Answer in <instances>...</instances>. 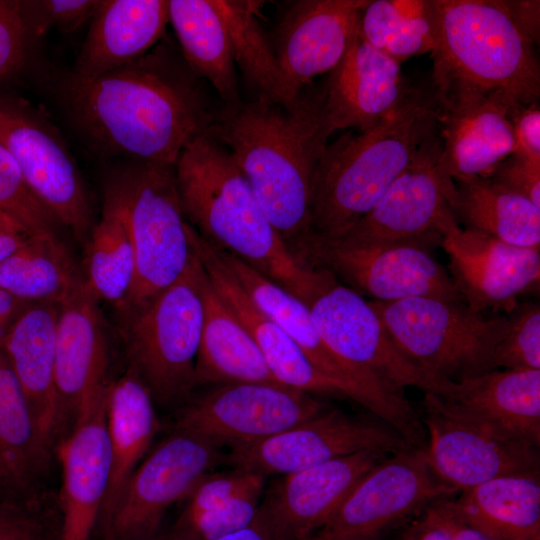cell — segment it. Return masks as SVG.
I'll list each match as a JSON object with an SVG mask.
<instances>
[{"label": "cell", "mask_w": 540, "mask_h": 540, "mask_svg": "<svg viewBox=\"0 0 540 540\" xmlns=\"http://www.w3.org/2000/svg\"><path fill=\"white\" fill-rule=\"evenodd\" d=\"M54 95L89 150L117 161L175 165L220 109L166 38L141 58L102 75L68 71L55 82Z\"/></svg>", "instance_id": "cell-1"}, {"label": "cell", "mask_w": 540, "mask_h": 540, "mask_svg": "<svg viewBox=\"0 0 540 540\" xmlns=\"http://www.w3.org/2000/svg\"><path fill=\"white\" fill-rule=\"evenodd\" d=\"M230 152L269 222L292 254L311 233V193L331 135L324 89L296 110L258 98L221 105L207 131Z\"/></svg>", "instance_id": "cell-2"}, {"label": "cell", "mask_w": 540, "mask_h": 540, "mask_svg": "<svg viewBox=\"0 0 540 540\" xmlns=\"http://www.w3.org/2000/svg\"><path fill=\"white\" fill-rule=\"evenodd\" d=\"M175 177L185 220L204 240L306 302L320 270L296 262L224 145L198 136L179 155Z\"/></svg>", "instance_id": "cell-3"}, {"label": "cell", "mask_w": 540, "mask_h": 540, "mask_svg": "<svg viewBox=\"0 0 540 540\" xmlns=\"http://www.w3.org/2000/svg\"><path fill=\"white\" fill-rule=\"evenodd\" d=\"M441 105L431 83L414 84L388 115L365 130L342 133L326 145L311 193V233L345 234L439 132Z\"/></svg>", "instance_id": "cell-4"}, {"label": "cell", "mask_w": 540, "mask_h": 540, "mask_svg": "<svg viewBox=\"0 0 540 540\" xmlns=\"http://www.w3.org/2000/svg\"><path fill=\"white\" fill-rule=\"evenodd\" d=\"M437 33L431 84L438 96L472 92L510 107L538 103L535 44L503 0H434Z\"/></svg>", "instance_id": "cell-5"}, {"label": "cell", "mask_w": 540, "mask_h": 540, "mask_svg": "<svg viewBox=\"0 0 540 540\" xmlns=\"http://www.w3.org/2000/svg\"><path fill=\"white\" fill-rule=\"evenodd\" d=\"M202 271L193 252L188 267L174 283L118 314L129 365L154 401L163 405L185 403L196 386L195 362L203 324Z\"/></svg>", "instance_id": "cell-6"}, {"label": "cell", "mask_w": 540, "mask_h": 540, "mask_svg": "<svg viewBox=\"0 0 540 540\" xmlns=\"http://www.w3.org/2000/svg\"><path fill=\"white\" fill-rule=\"evenodd\" d=\"M103 191L119 206L135 250L136 277L125 311L174 283L191 262L193 251L175 165L117 161L106 176Z\"/></svg>", "instance_id": "cell-7"}, {"label": "cell", "mask_w": 540, "mask_h": 540, "mask_svg": "<svg viewBox=\"0 0 540 540\" xmlns=\"http://www.w3.org/2000/svg\"><path fill=\"white\" fill-rule=\"evenodd\" d=\"M370 304L400 351L428 376L459 382L495 370L494 352L506 315L432 297Z\"/></svg>", "instance_id": "cell-8"}, {"label": "cell", "mask_w": 540, "mask_h": 540, "mask_svg": "<svg viewBox=\"0 0 540 540\" xmlns=\"http://www.w3.org/2000/svg\"><path fill=\"white\" fill-rule=\"evenodd\" d=\"M0 143L40 204L85 247L97 220L83 175L58 127L28 99L0 93Z\"/></svg>", "instance_id": "cell-9"}, {"label": "cell", "mask_w": 540, "mask_h": 540, "mask_svg": "<svg viewBox=\"0 0 540 540\" xmlns=\"http://www.w3.org/2000/svg\"><path fill=\"white\" fill-rule=\"evenodd\" d=\"M292 256L302 267L325 270L373 301L413 297L462 301L427 244H349L310 233L295 247Z\"/></svg>", "instance_id": "cell-10"}, {"label": "cell", "mask_w": 540, "mask_h": 540, "mask_svg": "<svg viewBox=\"0 0 540 540\" xmlns=\"http://www.w3.org/2000/svg\"><path fill=\"white\" fill-rule=\"evenodd\" d=\"M215 249L256 307L277 324L320 371L362 394L369 411L392 427L408 445L416 446L424 440V425L403 391L338 357L320 336L305 303L236 256Z\"/></svg>", "instance_id": "cell-11"}, {"label": "cell", "mask_w": 540, "mask_h": 540, "mask_svg": "<svg viewBox=\"0 0 540 540\" xmlns=\"http://www.w3.org/2000/svg\"><path fill=\"white\" fill-rule=\"evenodd\" d=\"M313 323L327 346L347 363L398 390L415 387L443 397L451 381H438L417 368L397 347L370 301L321 275L306 300Z\"/></svg>", "instance_id": "cell-12"}, {"label": "cell", "mask_w": 540, "mask_h": 540, "mask_svg": "<svg viewBox=\"0 0 540 540\" xmlns=\"http://www.w3.org/2000/svg\"><path fill=\"white\" fill-rule=\"evenodd\" d=\"M220 445L174 430L137 466L108 516L99 524L107 540H147L165 511L187 498L223 460Z\"/></svg>", "instance_id": "cell-13"}, {"label": "cell", "mask_w": 540, "mask_h": 540, "mask_svg": "<svg viewBox=\"0 0 540 540\" xmlns=\"http://www.w3.org/2000/svg\"><path fill=\"white\" fill-rule=\"evenodd\" d=\"M424 394L425 452L444 484L460 492L503 476L539 477V447L504 437Z\"/></svg>", "instance_id": "cell-14"}, {"label": "cell", "mask_w": 540, "mask_h": 540, "mask_svg": "<svg viewBox=\"0 0 540 540\" xmlns=\"http://www.w3.org/2000/svg\"><path fill=\"white\" fill-rule=\"evenodd\" d=\"M326 408L311 394L281 384H219L184 403L176 414L174 430L235 446L278 434Z\"/></svg>", "instance_id": "cell-15"}, {"label": "cell", "mask_w": 540, "mask_h": 540, "mask_svg": "<svg viewBox=\"0 0 540 540\" xmlns=\"http://www.w3.org/2000/svg\"><path fill=\"white\" fill-rule=\"evenodd\" d=\"M235 469L262 475H288L362 451L395 454L410 448L381 420L326 408L316 416L263 440L231 446Z\"/></svg>", "instance_id": "cell-16"}, {"label": "cell", "mask_w": 540, "mask_h": 540, "mask_svg": "<svg viewBox=\"0 0 540 540\" xmlns=\"http://www.w3.org/2000/svg\"><path fill=\"white\" fill-rule=\"evenodd\" d=\"M457 493L432 471L425 447L408 448L385 457L368 471L317 535L325 540L377 538L430 504Z\"/></svg>", "instance_id": "cell-17"}, {"label": "cell", "mask_w": 540, "mask_h": 540, "mask_svg": "<svg viewBox=\"0 0 540 540\" xmlns=\"http://www.w3.org/2000/svg\"><path fill=\"white\" fill-rule=\"evenodd\" d=\"M440 130L345 234L349 244H439L438 224L451 210L454 181L442 162Z\"/></svg>", "instance_id": "cell-18"}, {"label": "cell", "mask_w": 540, "mask_h": 540, "mask_svg": "<svg viewBox=\"0 0 540 540\" xmlns=\"http://www.w3.org/2000/svg\"><path fill=\"white\" fill-rule=\"evenodd\" d=\"M439 244L449 258L451 281L476 312L510 311L540 279V248L519 247L489 234L462 228L452 210L438 224Z\"/></svg>", "instance_id": "cell-19"}, {"label": "cell", "mask_w": 540, "mask_h": 540, "mask_svg": "<svg viewBox=\"0 0 540 540\" xmlns=\"http://www.w3.org/2000/svg\"><path fill=\"white\" fill-rule=\"evenodd\" d=\"M110 337L100 301L82 285L60 305L55 345V385L61 428L108 393Z\"/></svg>", "instance_id": "cell-20"}, {"label": "cell", "mask_w": 540, "mask_h": 540, "mask_svg": "<svg viewBox=\"0 0 540 540\" xmlns=\"http://www.w3.org/2000/svg\"><path fill=\"white\" fill-rule=\"evenodd\" d=\"M385 457L381 452L362 451L283 475L266 492L257 515L273 540H309Z\"/></svg>", "instance_id": "cell-21"}, {"label": "cell", "mask_w": 540, "mask_h": 540, "mask_svg": "<svg viewBox=\"0 0 540 540\" xmlns=\"http://www.w3.org/2000/svg\"><path fill=\"white\" fill-rule=\"evenodd\" d=\"M186 231L191 248L201 262L212 286L251 334L268 369L278 382L308 394L349 398L369 408L362 394L320 371L300 347L256 307L210 243L190 225H186Z\"/></svg>", "instance_id": "cell-22"}, {"label": "cell", "mask_w": 540, "mask_h": 540, "mask_svg": "<svg viewBox=\"0 0 540 540\" xmlns=\"http://www.w3.org/2000/svg\"><path fill=\"white\" fill-rule=\"evenodd\" d=\"M401 64L366 42L357 25L343 58L323 86L331 134L365 130L394 110L414 86Z\"/></svg>", "instance_id": "cell-23"}, {"label": "cell", "mask_w": 540, "mask_h": 540, "mask_svg": "<svg viewBox=\"0 0 540 540\" xmlns=\"http://www.w3.org/2000/svg\"><path fill=\"white\" fill-rule=\"evenodd\" d=\"M369 0H298L277 26L273 46L293 87L301 92L343 58Z\"/></svg>", "instance_id": "cell-24"}, {"label": "cell", "mask_w": 540, "mask_h": 540, "mask_svg": "<svg viewBox=\"0 0 540 540\" xmlns=\"http://www.w3.org/2000/svg\"><path fill=\"white\" fill-rule=\"evenodd\" d=\"M109 391L77 419L59 447L63 469L62 540H90L99 520L111 469Z\"/></svg>", "instance_id": "cell-25"}, {"label": "cell", "mask_w": 540, "mask_h": 540, "mask_svg": "<svg viewBox=\"0 0 540 540\" xmlns=\"http://www.w3.org/2000/svg\"><path fill=\"white\" fill-rule=\"evenodd\" d=\"M442 162L454 176L490 177L514 153L512 107L495 96L472 92L438 96Z\"/></svg>", "instance_id": "cell-26"}, {"label": "cell", "mask_w": 540, "mask_h": 540, "mask_svg": "<svg viewBox=\"0 0 540 540\" xmlns=\"http://www.w3.org/2000/svg\"><path fill=\"white\" fill-rule=\"evenodd\" d=\"M59 308L60 305L51 303H26L0 338L38 435L50 450L61 429L55 385Z\"/></svg>", "instance_id": "cell-27"}, {"label": "cell", "mask_w": 540, "mask_h": 540, "mask_svg": "<svg viewBox=\"0 0 540 540\" xmlns=\"http://www.w3.org/2000/svg\"><path fill=\"white\" fill-rule=\"evenodd\" d=\"M441 398L504 437L540 445V369H497L451 382Z\"/></svg>", "instance_id": "cell-28"}, {"label": "cell", "mask_w": 540, "mask_h": 540, "mask_svg": "<svg viewBox=\"0 0 540 540\" xmlns=\"http://www.w3.org/2000/svg\"><path fill=\"white\" fill-rule=\"evenodd\" d=\"M169 23L168 0H99L71 71L96 77L148 53Z\"/></svg>", "instance_id": "cell-29"}, {"label": "cell", "mask_w": 540, "mask_h": 540, "mask_svg": "<svg viewBox=\"0 0 540 540\" xmlns=\"http://www.w3.org/2000/svg\"><path fill=\"white\" fill-rule=\"evenodd\" d=\"M200 291L203 324L195 362V385L281 384L271 374L251 334L217 294L204 268Z\"/></svg>", "instance_id": "cell-30"}, {"label": "cell", "mask_w": 540, "mask_h": 540, "mask_svg": "<svg viewBox=\"0 0 540 540\" xmlns=\"http://www.w3.org/2000/svg\"><path fill=\"white\" fill-rule=\"evenodd\" d=\"M158 428L154 399L136 369L129 365L122 376L113 380L108 396L107 430L111 469L98 523L110 513Z\"/></svg>", "instance_id": "cell-31"}, {"label": "cell", "mask_w": 540, "mask_h": 540, "mask_svg": "<svg viewBox=\"0 0 540 540\" xmlns=\"http://www.w3.org/2000/svg\"><path fill=\"white\" fill-rule=\"evenodd\" d=\"M168 16L181 55L223 105L241 101L228 31L215 0H168Z\"/></svg>", "instance_id": "cell-32"}, {"label": "cell", "mask_w": 540, "mask_h": 540, "mask_svg": "<svg viewBox=\"0 0 540 540\" xmlns=\"http://www.w3.org/2000/svg\"><path fill=\"white\" fill-rule=\"evenodd\" d=\"M449 499L456 515L492 540H540L539 477L503 476Z\"/></svg>", "instance_id": "cell-33"}, {"label": "cell", "mask_w": 540, "mask_h": 540, "mask_svg": "<svg viewBox=\"0 0 540 540\" xmlns=\"http://www.w3.org/2000/svg\"><path fill=\"white\" fill-rule=\"evenodd\" d=\"M452 179L451 210L457 222L515 246L540 248V207L489 178Z\"/></svg>", "instance_id": "cell-34"}, {"label": "cell", "mask_w": 540, "mask_h": 540, "mask_svg": "<svg viewBox=\"0 0 540 540\" xmlns=\"http://www.w3.org/2000/svg\"><path fill=\"white\" fill-rule=\"evenodd\" d=\"M83 282L60 235L28 236L0 262V288L25 303L61 305Z\"/></svg>", "instance_id": "cell-35"}, {"label": "cell", "mask_w": 540, "mask_h": 540, "mask_svg": "<svg viewBox=\"0 0 540 540\" xmlns=\"http://www.w3.org/2000/svg\"><path fill=\"white\" fill-rule=\"evenodd\" d=\"M81 266L84 281L94 296L122 312L130 299L136 277L134 245L116 201L106 192Z\"/></svg>", "instance_id": "cell-36"}, {"label": "cell", "mask_w": 540, "mask_h": 540, "mask_svg": "<svg viewBox=\"0 0 540 540\" xmlns=\"http://www.w3.org/2000/svg\"><path fill=\"white\" fill-rule=\"evenodd\" d=\"M225 22L235 64L256 98L296 110L304 100L284 74L273 46L263 34L256 17L255 3L215 0Z\"/></svg>", "instance_id": "cell-37"}, {"label": "cell", "mask_w": 540, "mask_h": 540, "mask_svg": "<svg viewBox=\"0 0 540 540\" xmlns=\"http://www.w3.org/2000/svg\"><path fill=\"white\" fill-rule=\"evenodd\" d=\"M361 37L398 62L431 53L437 33L434 0H369L358 21Z\"/></svg>", "instance_id": "cell-38"}, {"label": "cell", "mask_w": 540, "mask_h": 540, "mask_svg": "<svg viewBox=\"0 0 540 540\" xmlns=\"http://www.w3.org/2000/svg\"><path fill=\"white\" fill-rule=\"evenodd\" d=\"M50 449L40 439L22 388L0 345V463L14 487L43 474Z\"/></svg>", "instance_id": "cell-39"}, {"label": "cell", "mask_w": 540, "mask_h": 540, "mask_svg": "<svg viewBox=\"0 0 540 540\" xmlns=\"http://www.w3.org/2000/svg\"><path fill=\"white\" fill-rule=\"evenodd\" d=\"M0 213L13 220L29 236L60 235L61 226L31 192L17 163L2 143Z\"/></svg>", "instance_id": "cell-40"}, {"label": "cell", "mask_w": 540, "mask_h": 540, "mask_svg": "<svg viewBox=\"0 0 540 540\" xmlns=\"http://www.w3.org/2000/svg\"><path fill=\"white\" fill-rule=\"evenodd\" d=\"M506 329L494 352V368L540 369V307L516 303L507 312Z\"/></svg>", "instance_id": "cell-41"}, {"label": "cell", "mask_w": 540, "mask_h": 540, "mask_svg": "<svg viewBox=\"0 0 540 540\" xmlns=\"http://www.w3.org/2000/svg\"><path fill=\"white\" fill-rule=\"evenodd\" d=\"M263 491L237 495L193 518L177 520L169 534L174 540H217L251 524Z\"/></svg>", "instance_id": "cell-42"}, {"label": "cell", "mask_w": 540, "mask_h": 540, "mask_svg": "<svg viewBox=\"0 0 540 540\" xmlns=\"http://www.w3.org/2000/svg\"><path fill=\"white\" fill-rule=\"evenodd\" d=\"M38 41L25 0H0V83L24 69Z\"/></svg>", "instance_id": "cell-43"}, {"label": "cell", "mask_w": 540, "mask_h": 540, "mask_svg": "<svg viewBox=\"0 0 540 540\" xmlns=\"http://www.w3.org/2000/svg\"><path fill=\"white\" fill-rule=\"evenodd\" d=\"M265 477L235 469L227 473H209L187 497L188 502L178 520L193 518L231 498L251 491H263Z\"/></svg>", "instance_id": "cell-44"}, {"label": "cell", "mask_w": 540, "mask_h": 540, "mask_svg": "<svg viewBox=\"0 0 540 540\" xmlns=\"http://www.w3.org/2000/svg\"><path fill=\"white\" fill-rule=\"evenodd\" d=\"M99 0H25L34 31L42 39L51 29L72 33L90 22Z\"/></svg>", "instance_id": "cell-45"}, {"label": "cell", "mask_w": 540, "mask_h": 540, "mask_svg": "<svg viewBox=\"0 0 540 540\" xmlns=\"http://www.w3.org/2000/svg\"><path fill=\"white\" fill-rule=\"evenodd\" d=\"M488 178L540 207V163L512 154Z\"/></svg>", "instance_id": "cell-46"}, {"label": "cell", "mask_w": 540, "mask_h": 540, "mask_svg": "<svg viewBox=\"0 0 540 540\" xmlns=\"http://www.w3.org/2000/svg\"><path fill=\"white\" fill-rule=\"evenodd\" d=\"M515 150L513 154L540 163V108L538 103L510 109Z\"/></svg>", "instance_id": "cell-47"}, {"label": "cell", "mask_w": 540, "mask_h": 540, "mask_svg": "<svg viewBox=\"0 0 540 540\" xmlns=\"http://www.w3.org/2000/svg\"><path fill=\"white\" fill-rule=\"evenodd\" d=\"M449 499L438 500L427 506V509L444 528L450 540H492L463 522L453 511Z\"/></svg>", "instance_id": "cell-48"}, {"label": "cell", "mask_w": 540, "mask_h": 540, "mask_svg": "<svg viewBox=\"0 0 540 540\" xmlns=\"http://www.w3.org/2000/svg\"><path fill=\"white\" fill-rule=\"evenodd\" d=\"M503 2L519 27L537 45L540 32V2L538 0H503Z\"/></svg>", "instance_id": "cell-49"}, {"label": "cell", "mask_w": 540, "mask_h": 540, "mask_svg": "<svg viewBox=\"0 0 540 540\" xmlns=\"http://www.w3.org/2000/svg\"><path fill=\"white\" fill-rule=\"evenodd\" d=\"M398 540H450L427 507L401 532Z\"/></svg>", "instance_id": "cell-50"}, {"label": "cell", "mask_w": 540, "mask_h": 540, "mask_svg": "<svg viewBox=\"0 0 540 540\" xmlns=\"http://www.w3.org/2000/svg\"><path fill=\"white\" fill-rule=\"evenodd\" d=\"M25 304L0 288V338Z\"/></svg>", "instance_id": "cell-51"}, {"label": "cell", "mask_w": 540, "mask_h": 540, "mask_svg": "<svg viewBox=\"0 0 540 540\" xmlns=\"http://www.w3.org/2000/svg\"><path fill=\"white\" fill-rule=\"evenodd\" d=\"M217 540H273L264 523L258 515L248 526L233 533L225 535Z\"/></svg>", "instance_id": "cell-52"}, {"label": "cell", "mask_w": 540, "mask_h": 540, "mask_svg": "<svg viewBox=\"0 0 540 540\" xmlns=\"http://www.w3.org/2000/svg\"><path fill=\"white\" fill-rule=\"evenodd\" d=\"M0 540H44L40 525L33 519L0 534Z\"/></svg>", "instance_id": "cell-53"}, {"label": "cell", "mask_w": 540, "mask_h": 540, "mask_svg": "<svg viewBox=\"0 0 540 540\" xmlns=\"http://www.w3.org/2000/svg\"><path fill=\"white\" fill-rule=\"evenodd\" d=\"M33 520L10 506H0V534Z\"/></svg>", "instance_id": "cell-54"}, {"label": "cell", "mask_w": 540, "mask_h": 540, "mask_svg": "<svg viewBox=\"0 0 540 540\" xmlns=\"http://www.w3.org/2000/svg\"><path fill=\"white\" fill-rule=\"evenodd\" d=\"M29 235L0 233V262L20 247Z\"/></svg>", "instance_id": "cell-55"}, {"label": "cell", "mask_w": 540, "mask_h": 540, "mask_svg": "<svg viewBox=\"0 0 540 540\" xmlns=\"http://www.w3.org/2000/svg\"><path fill=\"white\" fill-rule=\"evenodd\" d=\"M0 233L25 234L24 231L13 220H11L9 217L1 213H0Z\"/></svg>", "instance_id": "cell-56"}, {"label": "cell", "mask_w": 540, "mask_h": 540, "mask_svg": "<svg viewBox=\"0 0 540 540\" xmlns=\"http://www.w3.org/2000/svg\"><path fill=\"white\" fill-rule=\"evenodd\" d=\"M6 486H13V485H12V483L10 481V478H9L6 470L4 469L2 464L0 463V487H6Z\"/></svg>", "instance_id": "cell-57"}, {"label": "cell", "mask_w": 540, "mask_h": 540, "mask_svg": "<svg viewBox=\"0 0 540 540\" xmlns=\"http://www.w3.org/2000/svg\"><path fill=\"white\" fill-rule=\"evenodd\" d=\"M147 540H174L170 535H162L157 533L153 537L147 539Z\"/></svg>", "instance_id": "cell-58"}, {"label": "cell", "mask_w": 540, "mask_h": 540, "mask_svg": "<svg viewBox=\"0 0 540 540\" xmlns=\"http://www.w3.org/2000/svg\"><path fill=\"white\" fill-rule=\"evenodd\" d=\"M316 536H318V535H316ZM319 538L321 540H325V539H323L321 537H319ZM338 540H377V538L353 537V538H344V539H338Z\"/></svg>", "instance_id": "cell-59"}, {"label": "cell", "mask_w": 540, "mask_h": 540, "mask_svg": "<svg viewBox=\"0 0 540 540\" xmlns=\"http://www.w3.org/2000/svg\"><path fill=\"white\" fill-rule=\"evenodd\" d=\"M309 540H321L318 536H314L312 538H310Z\"/></svg>", "instance_id": "cell-60"}]
</instances>
